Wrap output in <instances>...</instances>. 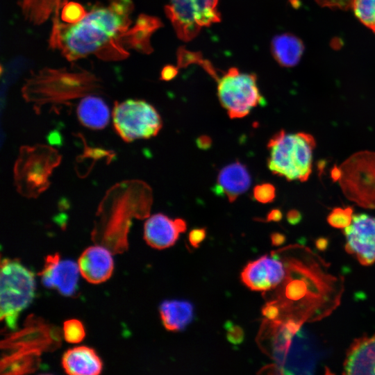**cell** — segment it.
Wrapping results in <instances>:
<instances>
[{
  "mask_svg": "<svg viewBox=\"0 0 375 375\" xmlns=\"http://www.w3.org/2000/svg\"><path fill=\"white\" fill-rule=\"evenodd\" d=\"M329 266L317 254L300 245L299 256L290 258L285 265L283 301L276 303L281 311L288 312L287 319L302 325L316 322L328 316L340 305L343 279L332 274Z\"/></svg>",
  "mask_w": 375,
  "mask_h": 375,
  "instance_id": "obj_1",
  "label": "cell"
},
{
  "mask_svg": "<svg viewBox=\"0 0 375 375\" xmlns=\"http://www.w3.org/2000/svg\"><path fill=\"white\" fill-rule=\"evenodd\" d=\"M133 8L131 0H109L108 6L92 9L76 23L62 24L56 19L51 44L69 60L90 54L110 60L126 57L120 42L130 26Z\"/></svg>",
  "mask_w": 375,
  "mask_h": 375,
  "instance_id": "obj_2",
  "label": "cell"
},
{
  "mask_svg": "<svg viewBox=\"0 0 375 375\" xmlns=\"http://www.w3.org/2000/svg\"><path fill=\"white\" fill-rule=\"evenodd\" d=\"M151 203V188L142 181H125L110 188L98 211L102 228L101 244L115 253L126 250L131 218L147 217Z\"/></svg>",
  "mask_w": 375,
  "mask_h": 375,
  "instance_id": "obj_3",
  "label": "cell"
},
{
  "mask_svg": "<svg viewBox=\"0 0 375 375\" xmlns=\"http://www.w3.org/2000/svg\"><path fill=\"white\" fill-rule=\"evenodd\" d=\"M314 138L306 133L287 134L281 130L269 140V156L267 165L276 175L288 181L304 182L312 172V150L315 147Z\"/></svg>",
  "mask_w": 375,
  "mask_h": 375,
  "instance_id": "obj_4",
  "label": "cell"
},
{
  "mask_svg": "<svg viewBox=\"0 0 375 375\" xmlns=\"http://www.w3.org/2000/svg\"><path fill=\"white\" fill-rule=\"evenodd\" d=\"M97 87V80L89 73L45 69L35 74L24 87L23 96L38 107L60 103L85 95Z\"/></svg>",
  "mask_w": 375,
  "mask_h": 375,
  "instance_id": "obj_5",
  "label": "cell"
},
{
  "mask_svg": "<svg viewBox=\"0 0 375 375\" xmlns=\"http://www.w3.org/2000/svg\"><path fill=\"white\" fill-rule=\"evenodd\" d=\"M34 275L16 260L4 258L1 262L0 318L6 326L15 329L21 312L35 296Z\"/></svg>",
  "mask_w": 375,
  "mask_h": 375,
  "instance_id": "obj_6",
  "label": "cell"
},
{
  "mask_svg": "<svg viewBox=\"0 0 375 375\" xmlns=\"http://www.w3.org/2000/svg\"><path fill=\"white\" fill-rule=\"evenodd\" d=\"M60 159L58 152L49 146L22 147L14 168L17 191L26 197H38L49 187V178Z\"/></svg>",
  "mask_w": 375,
  "mask_h": 375,
  "instance_id": "obj_7",
  "label": "cell"
},
{
  "mask_svg": "<svg viewBox=\"0 0 375 375\" xmlns=\"http://www.w3.org/2000/svg\"><path fill=\"white\" fill-rule=\"evenodd\" d=\"M217 80V96L231 119L247 116L251 110L265 103L257 85L256 76L231 67Z\"/></svg>",
  "mask_w": 375,
  "mask_h": 375,
  "instance_id": "obj_8",
  "label": "cell"
},
{
  "mask_svg": "<svg viewBox=\"0 0 375 375\" xmlns=\"http://www.w3.org/2000/svg\"><path fill=\"white\" fill-rule=\"evenodd\" d=\"M340 168L339 183L346 197L362 208H375V152H357Z\"/></svg>",
  "mask_w": 375,
  "mask_h": 375,
  "instance_id": "obj_9",
  "label": "cell"
},
{
  "mask_svg": "<svg viewBox=\"0 0 375 375\" xmlns=\"http://www.w3.org/2000/svg\"><path fill=\"white\" fill-rule=\"evenodd\" d=\"M112 120L116 132L126 142L156 136L162 128L158 111L143 100L115 103Z\"/></svg>",
  "mask_w": 375,
  "mask_h": 375,
  "instance_id": "obj_10",
  "label": "cell"
},
{
  "mask_svg": "<svg viewBox=\"0 0 375 375\" xmlns=\"http://www.w3.org/2000/svg\"><path fill=\"white\" fill-rule=\"evenodd\" d=\"M218 0H169L166 15L179 38L188 41L203 27L220 21Z\"/></svg>",
  "mask_w": 375,
  "mask_h": 375,
  "instance_id": "obj_11",
  "label": "cell"
},
{
  "mask_svg": "<svg viewBox=\"0 0 375 375\" xmlns=\"http://www.w3.org/2000/svg\"><path fill=\"white\" fill-rule=\"evenodd\" d=\"M345 251L365 266L375 262V217L367 214L353 215L351 224L344 228Z\"/></svg>",
  "mask_w": 375,
  "mask_h": 375,
  "instance_id": "obj_12",
  "label": "cell"
},
{
  "mask_svg": "<svg viewBox=\"0 0 375 375\" xmlns=\"http://www.w3.org/2000/svg\"><path fill=\"white\" fill-rule=\"evenodd\" d=\"M47 326L36 323L35 320L33 323L26 324L24 330L12 335L17 339V342L8 340L18 349H15L16 352L10 356L6 357L5 362L1 363V365H5L6 369L10 371L12 369V372L15 373L28 372L30 368L27 363L31 360L28 358L32 354L38 356L42 349L49 348L44 345V338L47 337Z\"/></svg>",
  "mask_w": 375,
  "mask_h": 375,
  "instance_id": "obj_13",
  "label": "cell"
},
{
  "mask_svg": "<svg viewBox=\"0 0 375 375\" xmlns=\"http://www.w3.org/2000/svg\"><path fill=\"white\" fill-rule=\"evenodd\" d=\"M285 267L277 257L267 255L249 262L241 273L242 282L251 290L267 291L284 280Z\"/></svg>",
  "mask_w": 375,
  "mask_h": 375,
  "instance_id": "obj_14",
  "label": "cell"
},
{
  "mask_svg": "<svg viewBox=\"0 0 375 375\" xmlns=\"http://www.w3.org/2000/svg\"><path fill=\"white\" fill-rule=\"evenodd\" d=\"M79 273L78 264L71 260H61L56 253L46 258L39 275L45 287L55 288L61 294L71 297L78 289Z\"/></svg>",
  "mask_w": 375,
  "mask_h": 375,
  "instance_id": "obj_15",
  "label": "cell"
},
{
  "mask_svg": "<svg viewBox=\"0 0 375 375\" xmlns=\"http://www.w3.org/2000/svg\"><path fill=\"white\" fill-rule=\"evenodd\" d=\"M187 224L182 219H172L158 213L151 216L144 224V238L151 247L163 249L173 246L179 234L186 231Z\"/></svg>",
  "mask_w": 375,
  "mask_h": 375,
  "instance_id": "obj_16",
  "label": "cell"
},
{
  "mask_svg": "<svg viewBox=\"0 0 375 375\" xmlns=\"http://www.w3.org/2000/svg\"><path fill=\"white\" fill-rule=\"evenodd\" d=\"M81 276L89 283L99 284L112 275L114 262L111 251L103 245H94L85 249L78 260Z\"/></svg>",
  "mask_w": 375,
  "mask_h": 375,
  "instance_id": "obj_17",
  "label": "cell"
},
{
  "mask_svg": "<svg viewBox=\"0 0 375 375\" xmlns=\"http://www.w3.org/2000/svg\"><path fill=\"white\" fill-rule=\"evenodd\" d=\"M343 374L375 375V335L356 338L347 351Z\"/></svg>",
  "mask_w": 375,
  "mask_h": 375,
  "instance_id": "obj_18",
  "label": "cell"
},
{
  "mask_svg": "<svg viewBox=\"0 0 375 375\" xmlns=\"http://www.w3.org/2000/svg\"><path fill=\"white\" fill-rule=\"evenodd\" d=\"M251 185V176L245 165L236 161L224 167L219 172L214 192L234 201L245 192Z\"/></svg>",
  "mask_w": 375,
  "mask_h": 375,
  "instance_id": "obj_19",
  "label": "cell"
},
{
  "mask_svg": "<svg viewBox=\"0 0 375 375\" xmlns=\"http://www.w3.org/2000/svg\"><path fill=\"white\" fill-rule=\"evenodd\" d=\"M62 365L65 372L71 375H97L103 368L95 351L86 346L67 350L62 356Z\"/></svg>",
  "mask_w": 375,
  "mask_h": 375,
  "instance_id": "obj_20",
  "label": "cell"
},
{
  "mask_svg": "<svg viewBox=\"0 0 375 375\" xmlns=\"http://www.w3.org/2000/svg\"><path fill=\"white\" fill-rule=\"evenodd\" d=\"M159 310L163 326L170 331L183 330L194 318V306L187 300H165Z\"/></svg>",
  "mask_w": 375,
  "mask_h": 375,
  "instance_id": "obj_21",
  "label": "cell"
},
{
  "mask_svg": "<svg viewBox=\"0 0 375 375\" xmlns=\"http://www.w3.org/2000/svg\"><path fill=\"white\" fill-rule=\"evenodd\" d=\"M79 122L92 130L105 128L110 119V110L104 101L95 96L83 98L77 108Z\"/></svg>",
  "mask_w": 375,
  "mask_h": 375,
  "instance_id": "obj_22",
  "label": "cell"
},
{
  "mask_svg": "<svg viewBox=\"0 0 375 375\" xmlns=\"http://www.w3.org/2000/svg\"><path fill=\"white\" fill-rule=\"evenodd\" d=\"M273 57L283 67H291L299 63L304 51L303 42L291 33H282L272 41Z\"/></svg>",
  "mask_w": 375,
  "mask_h": 375,
  "instance_id": "obj_23",
  "label": "cell"
},
{
  "mask_svg": "<svg viewBox=\"0 0 375 375\" xmlns=\"http://www.w3.org/2000/svg\"><path fill=\"white\" fill-rule=\"evenodd\" d=\"M62 0H19V4L26 17L33 23L45 21L53 12L57 11Z\"/></svg>",
  "mask_w": 375,
  "mask_h": 375,
  "instance_id": "obj_24",
  "label": "cell"
},
{
  "mask_svg": "<svg viewBox=\"0 0 375 375\" xmlns=\"http://www.w3.org/2000/svg\"><path fill=\"white\" fill-rule=\"evenodd\" d=\"M351 8L357 19L375 33V0H353Z\"/></svg>",
  "mask_w": 375,
  "mask_h": 375,
  "instance_id": "obj_25",
  "label": "cell"
},
{
  "mask_svg": "<svg viewBox=\"0 0 375 375\" xmlns=\"http://www.w3.org/2000/svg\"><path fill=\"white\" fill-rule=\"evenodd\" d=\"M353 208L347 206L343 208H335L327 217L328 223L337 228H344L349 226L353 219Z\"/></svg>",
  "mask_w": 375,
  "mask_h": 375,
  "instance_id": "obj_26",
  "label": "cell"
},
{
  "mask_svg": "<svg viewBox=\"0 0 375 375\" xmlns=\"http://www.w3.org/2000/svg\"><path fill=\"white\" fill-rule=\"evenodd\" d=\"M63 335L69 343L81 342L85 336V331L82 322L76 319L65 322L63 325Z\"/></svg>",
  "mask_w": 375,
  "mask_h": 375,
  "instance_id": "obj_27",
  "label": "cell"
},
{
  "mask_svg": "<svg viewBox=\"0 0 375 375\" xmlns=\"http://www.w3.org/2000/svg\"><path fill=\"white\" fill-rule=\"evenodd\" d=\"M86 13L82 5L71 1L63 5L61 10L60 18L67 24H74L81 20Z\"/></svg>",
  "mask_w": 375,
  "mask_h": 375,
  "instance_id": "obj_28",
  "label": "cell"
},
{
  "mask_svg": "<svg viewBox=\"0 0 375 375\" xmlns=\"http://www.w3.org/2000/svg\"><path fill=\"white\" fill-rule=\"evenodd\" d=\"M253 196L254 199L260 203H271L276 197L275 187L270 183L257 185L253 188Z\"/></svg>",
  "mask_w": 375,
  "mask_h": 375,
  "instance_id": "obj_29",
  "label": "cell"
},
{
  "mask_svg": "<svg viewBox=\"0 0 375 375\" xmlns=\"http://www.w3.org/2000/svg\"><path fill=\"white\" fill-rule=\"evenodd\" d=\"M226 331V338L233 344H240L244 339V332L241 326L233 324L231 321H227L225 324Z\"/></svg>",
  "mask_w": 375,
  "mask_h": 375,
  "instance_id": "obj_30",
  "label": "cell"
},
{
  "mask_svg": "<svg viewBox=\"0 0 375 375\" xmlns=\"http://www.w3.org/2000/svg\"><path fill=\"white\" fill-rule=\"evenodd\" d=\"M353 0H316L322 7L347 10L351 8Z\"/></svg>",
  "mask_w": 375,
  "mask_h": 375,
  "instance_id": "obj_31",
  "label": "cell"
},
{
  "mask_svg": "<svg viewBox=\"0 0 375 375\" xmlns=\"http://www.w3.org/2000/svg\"><path fill=\"white\" fill-rule=\"evenodd\" d=\"M206 230L205 228H196L192 229L188 235V240L190 245L194 248H198L201 243L205 240Z\"/></svg>",
  "mask_w": 375,
  "mask_h": 375,
  "instance_id": "obj_32",
  "label": "cell"
},
{
  "mask_svg": "<svg viewBox=\"0 0 375 375\" xmlns=\"http://www.w3.org/2000/svg\"><path fill=\"white\" fill-rule=\"evenodd\" d=\"M262 315L268 319H277L281 314L278 305L274 301L269 302L262 309Z\"/></svg>",
  "mask_w": 375,
  "mask_h": 375,
  "instance_id": "obj_33",
  "label": "cell"
},
{
  "mask_svg": "<svg viewBox=\"0 0 375 375\" xmlns=\"http://www.w3.org/2000/svg\"><path fill=\"white\" fill-rule=\"evenodd\" d=\"M286 219L290 224L297 225L301 221L302 215L299 210L296 209H292L288 212L286 215Z\"/></svg>",
  "mask_w": 375,
  "mask_h": 375,
  "instance_id": "obj_34",
  "label": "cell"
},
{
  "mask_svg": "<svg viewBox=\"0 0 375 375\" xmlns=\"http://www.w3.org/2000/svg\"><path fill=\"white\" fill-rule=\"evenodd\" d=\"M197 146L203 150L210 148L212 144V140L208 135H201L196 140Z\"/></svg>",
  "mask_w": 375,
  "mask_h": 375,
  "instance_id": "obj_35",
  "label": "cell"
},
{
  "mask_svg": "<svg viewBox=\"0 0 375 375\" xmlns=\"http://www.w3.org/2000/svg\"><path fill=\"white\" fill-rule=\"evenodd\" d=\"M272 244L274 247H278L283 244L286 240V237L283 233L274 232L270 235Z\"/></svg>",
  "mask_w": 375,
  "mask_h": 375,
  "instance_id": "obj_36",
  "label": "cell"
},
{
  "mask_svg": "<svg viewBox=\"0 0 375 375\" xmlns=\"http://www.w3.org/2000/svg\"><path fill=\"white\" fill-rule=\"evenodd\" d=\"M282 212L277 208L271 210L267 215V222H279L282 219Z\"/></svg>",
  "mask_w": 375,
  "mask_h": 375,
  "instance_id": "obj_37",
  "label": "cell"
},
{
  "mask_svg": "<svg viewBox=\"0 0 375 375\" xmlns=\"http://www.w3.org/2000/svg\"><path fill=\"white\" fill-rule=\"evenodd\" d=\"M315 244L319 251H324L328 247V240L327 238L320 237L315 240Z\"/></svg>",
  "mask_w": 375,
  "mask_h": 375,
  "instance_id": "obj_38",
  "label": "cell"
},
{
  "mask_svg": "<svg viewBox=\"0 0 375 375\" xmlns=\"http://www.w3.org/2000/svg\"><path fill=\"white\" fill-rule=\"evenodd\" d=\"M342 176V172L340 167H338L337 165H334L331 171V177L333 181L335 182L340 181Z\"/></svg>",
  "mask_w": 375,
  "mask_h": 375,
  "instance_id": "obj_39",
  "label": "cell"
},
{
  "mask_svg": "<svg viewBox=\"0 0 375 375\" xmlns=\"http://www.w3.org/2000/svg\"><path fill=\"white\" fill-rule=\"evenodd\" d=\"M326 161L325 160H321L317 163V167L319 171V174L321 175L324 172V167L326 166Z\"/></svg>",
  "mask_w": 375,
  "mask_h": 375,
  "instance_id": "obj_40",
  "label": "cell"
}]
</instances>
